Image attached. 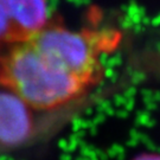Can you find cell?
<instances>
[{
	"label": "cell",
	"instance_id": "5",
	"mask_svg": "<svg viewBox=\"0 0 160 160\" xmlns=\"http://www.w3.org/2000/svg\"><path fill=\"white\" fill-rule=\"evenodd\" d=\"M132 160H160V154L158 153H142Z\"/></svg>",
	"mask_w": 160,
	"mask_h": 160
},
{
	"label": "cell",
	"instance_id": "1",
	"mask_svg": "<svg viewBox=\"0 0 160 160\" xmlns=\"http://www.w3.org/2000/svg\"><path fill=\"white\" fill-rule=\"evenodd\" d=\"M0 86L32 110H55L94 87L51 63L29 40L0 44Z\"/></svg>",
	"mask_w": 160,
	"mask_h": 160
},
{
	"label": "cell",
	"instance_id": "3",
	"mask_svg": "<svg viewBox=\"0 0 160 160\" xmlns=\"http://www.w3.org/2000/svg\"><path fill=\"white\" fill-rule=\"evenodd\" d=\"M49 23L46 0H0V44L28 42Z\"/></svg>",
	"mask_w": 160,
	"mask_h": 160
},
{
	"label": "cell",
	"instance_id": "2",
	"mask_svg": "<svg viewBox=\"0 0 160 160\" xmlns=\"http://www.w3.org/2000/svg\"><path fill=\"white\" fill-rule=\"evenodd\" d=\"M116 38L103 31H75L50 22L29 42L51 63L96 87L104 74L102 55Z\"/></svg>",
	"mask_w": 160,
	"mask_h": 160
},
{
	"label": "cell",
	"instance_id": "4",
	"mask_svg": "<svg viewBox=\"0 0 160 160\" xmlns=\"http://www.w3.org/2000/svg\"><path fill=\"white\" fill-rule=\"evenodd\" d=\"M29 109L11 92L0 94V146L14 147L29 139L32 132Z\"/></svg>",
	"mask_w": 160,
	"mask_h": 160
}]
</instances>
